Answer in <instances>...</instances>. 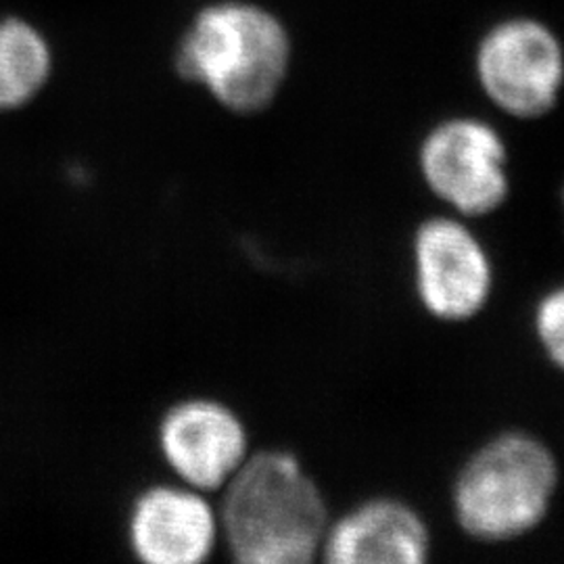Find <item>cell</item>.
I'll return each mask as SVG.
<instances>
[{"label": "cell", "instance_id": "cell-3", "mask_svg": "<svg viewBox=\"0 0 564 564\" xmlns=\"http://www.w3.org/2000/svg\"><path fill=\"white\" fill-rule=\"evenodd\" d=\"M291 42L281 21L256 4L205 9L182 42L178 72L203 84L224 107L258 113L281 90Z\"/></svg>", "mask_w": 564, "mask_h": 564}, {"label": "cell", "instance_id": "cell-5", "mask_svg": "<svg viewBox=\"0 0 564 564\" xmlns=\"http://www.w3.org/2000/svg\"><path fill=\"white\" fill-rule=\"evenodd\" d=\"M412 284L424 312L445 324L481 316L494 297L496 265L470 220L456 214L426 218L414 228Z\"/></svg>", "mask_w": 564, "mask_h": 564}, {"label": "cell", "instance_id": "cell-10", "mask_svg": "<svg viewBox=\"0 0 564 564\" xmlns=\"http://www.w3.org/2000/svg\"><path fill=\"white\" fill-rule=\"evenodd\" d=\"M48 72L51 53L41 34L20 20L0 21V111L30 101Z\"/></svg>", "mask_w": 564, "mask_h": 564}, {"label": "cell", "instance_id": "cell-7", "mask_svg": "<svg viewBox=\"0 0 564 564\" xmlns=\"http://www.w3.org/2000/svg\"><path fill=\"white\" fill-rule=\"evenodd\" d=\"M163 456L188 487L214 491L249 458L241 419L224 403L191 400L172 408L160 429Z\"/></svg>", "mask_w": 564, "mask_h": 564}, {"label": "cell", "instance_id": "cell-6", "mask_svg": "<svg viewBox=\"0 0 564 564\" xmlns=\"http://www.w3.org/2000/svg\"><path fill=\"white\" fill-rule=\"evenodd\" d=\"M477 78L500 111L519 120L544 118L563 93V44L540 21L498 23L479 44Z\"/></svg>", "mask_w": 564, "mask_h": 564}, {"label": "cell", "instance_id": "cell-12", "mask_svg": "<svg viewBox=\"0 0 564 564\" xmlns=\"http://www.w3.org/2000/svg\"><path fill=\"white\" fill-rule=\"evenodd\" d=\"M563 203H564V188H563Z\"/></svg>", "mask_w": 564, "mask_h": 564}, {"label": "cell", "instance_id": "cell-4", "mask_svg": "<svg viewBox=\"0 0 564 564\" xmlns=\"http://www.w3.org/2000/svg\"><path fill=\"white\" fill-rule=\"evenodd\" d=\"M416 165L426 191L466 220L496 214L512 193L506 141L479 118L458 116L433 126L419 144Z\"/></svg>", "mask_w": 564, "mask_h": 564}, {"label": "cell", "instance_id": "cell-2", "mask_svg": "<svg viewBox=\"0 0 564 564\" xmlns=\"http://www.w3.org/2000/svg\"><path fill=\"white\" fill-rule=\"evenodd\" d=\"M561 487V464L538 435L510 429L489 437L452 484V512L481 544L521 540L544 524Z\"/></svg>", "mask_w": 564, "mask_h": 564}, {"label": "cell", "instance_id": "cell-11", "mask_svg": "<svg viewBox=\"0 0 564 564\" xmlns=\"http://www.w3.org/2000/svg\"><path fill=\"white\" fill-rule=\"evenodd\" d=\"M531 324L545 360L564 372V282L554 284L540 295Z\"/></svg>", "mask_w": 564, "mask_h": 564}, {"label": "cell", "instance_id": "cell-1", "mask_svg": "<svg viewBox=\"0 0 564 564\" xmlns=\"http://www.w3.org/2000/svg\"><path fill=\"white\" fill-rule=\"evenodd\" d=\"M224 487L218 521L235 561L307 564L321 556L330 512L297 456L282 449L253 454Z\"/></svg>", "mask_w": 564, "mask_h": 564}, {"label": "cell", "instance_id": "cell-9", "mask_svg": "<svg viewBox=\"0 0 564 564\" xmlns=\"http://www.w3.org/2000/svg\"><path fill=\"white\" fill-rule=\"evenodd\" d=\"M220 521L202 494L182 487H153L137 500L130 544L151 564L203 563L216 547Z\"/></svg>", "mask_w": 564, "mask_h": 564}, {"label": "cell", "instance_id": "cell-8", "mask_svg": "<svg viewBox=\"0 0 564 564\" xmlns=\"http://www.w3.org/2000/svg\"><path fill=\"white\" fill-rule=\"evenodd\" d=\"M433 552L431 527L402 498L375 496L330 519L321 558L330 564H424Z\"/></svg>", "mask_w": 564, "mask_h": 564}]
</instances>
